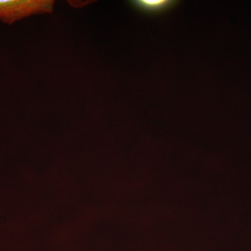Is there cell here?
I'll use <instances>...</instances> for the list:
<instances>
[{"label": "cell", "instance_id": "6da1fadb", "mask_svg": "<svg viewBox=\"0 0 251 251\" xmlns=\"http://www.w3.org/2000/svg\"><path fill=\"white\" fill-rule=\"evenodd\" d=\"M52 0H0V21L11 25L32 15L52 13Z\"/></svg>", "mask_w": 251, "mask_h": 251}, {"label": "cell", "instance_id": "7a4b0ae2", "mask_svg": "<svg viewBox=\"0 0 251 251\" xmlns=\"http://www.w3.org/2000/svg\"><path fill=\"white\" fill-rule=\"evenodd\" d=\"M173 1L163 0H138L133 1L135 7L147 13H160L173 6Z\"/></svg>", "mask_w": 251, "mask_h": 251}]
</instances>
